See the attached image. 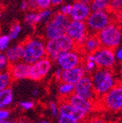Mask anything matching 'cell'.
<instances>
[{
  "mask_svg": "<svg viewBox=\"0 0 122 123\" xmlns=\"http://www.w3.org/2000/svg\"><path fill=\"white\" fill-rule=\"evenodd\" d=\"M12 81L13 80L8 71L0 73V92L6 88H10V86Z\"/></svg>",
  "mask_w": 122,
  "mask_h": 123,
  "instance_id": "cell-22",
  "label": "cell"
},
{
  "mask_svg": "<svg viewBox=\"0 0 122 123\" xmlns=\"http://www.w3.org/2000/svg\"><path fill=\"white\" fill-rule=\"evenodd\" d=\"M63 2V0H50V5L57 6Z\"/></svg>",
  "mask_w": 122,
  "mask_h": 123,
  "instance_id": "cell-38",
  "label": "cell"
},
{
  "mask_svg": "<svg viewBox=\"0 0 122 123\" xmlns=\"http://www.w3.org/2000/svg\"><path fill=\"white\" fill-rule=\"evenodd\" d=\"M9 67V62L6 59L4 54L0 52V73H4L8 70Z\"/></svg>",
  "mask_w": 122,
  "mask_h": 123,
  "instance_id": "cell-25",
  "label": "cell"
},
{
  "mask_svg": "<svg viewBox=\"0 0 122 123\" xmlns=\"http://www.w3.org/2000/svg\"><path fill=\"white\" fill-rule=\"evenodd\" d=\"M38 123H50L48 121H46V120H41V121H39Z\"/></svg>",
  "mask_w": 122,
  "mask_h": 123,
  "instance_id": "cell-41",
  "label": "cell"
},
{
  "mask_svg": "<svg viewBox=\"0 0 122 123\" xmlns=\"http://www.w3.org/2000/svg\"><path fill=\"white\" fill-rule=\"evenodd\" d=\"M51 68V61L44 57L35 63L30 65L28 79L34 81H40L49 74Z\"/></svg>",
  "mask_w": 122,
  "mask_h": 123,
  "instance_id": "cell-11",
  "label": "cell"
},
{
  "mask_svg": "<svg viewBox=\"0 0 122 123\" xmlns=\"http://www.w3.org/2000/svg\"><path fill=\"white\" fill-rule=\"evenodd\" d=\"M115 59L119 60V61H121V59H122V50H121V48H119L116 51H115Z\"/></svg>",
  "mask_w": 122,
  "mask_h": 123,
  "instance_id": "cell-36",
  "label": "cell"
},
{
  "mask_svg": "<svg viewBox=\"0 0 122 123\" xmlns=\"http://www.w3.org/2000/svg\"><path fill=\"white\" fill-rule=\"evenodd\" d=\"M77 123H84V122H77Z\"/></svg>",
  "mask_w": 122,
  "mask_h": 123,
  "instance_id": "cell-44",
  "label": "cell"
},
{
  "mask_svg": "<svg viewBox=\"0 0 122 123\" xmlns=\"http://www.w3.org/2000/svg\"><path fill=\"white\" fill-rule=\"evenodd\" d=\"M71 10H72V5H71V4H67V5L61 7V13L65 15H67V16H68V15H70Z\"/></svg>",
  "mask_w": 122,
  "mask_h": 123,
  "instance_id": "cell-34",
  "label": "cell"
},
{
  "mask_svg": "<svg viewBox=\"0 0 122 123\" xmlns=\"http://www.w3.org/2000/svg\"><path fill=\"white\" fill-rule=\"evenodd\" d=\"M84 123H108L103 117L101 116H92L91 118H87Z\"/></svg>",
  "mask_w": 122,
  "mask_h": 123,
  "instance_id": "cell-29",
  "label": "cell"
},
{
  "mask_svg": "<svg viewBox=\"0 0 122 123\" xmlns=\"http://www.w3.org/2000/svg\"><path fill=\"white\" fill-rule=\"evenodd\" d=\"M85 57V56H82L77 50H73L61 54L55 61L61 70H68L82 65Z\"/></svg>",
  "mask_w": 122,
  "mask_h": 123,
  "instance_id": "cell-9",
  "label": "cell"
},
{
  "mask_svg": "<svg viewBox=\"0 0 122 123\" xmlns=\"http://www.w3.org/2000/svg\"><path fill=\"white\" fill-rule=\"evenodd\" d=\"M21 27L20 26V24L17 21H15L13 25L11 26V27H10V33H9V35H8L10 39H15V38H17L20 32H21Z\"/></svg>",
  "mask_w": 122,
  "mask_h": 123,
  "instance_id": "cell-23",
  "label": "cell"
},
{
  "mask_svg": "<svg viewBox=\"0 0 122 123\" xmlns=\"http://www.w3.org/2000/svg\"><path fill=\"white\" fill-rule=\"evenodd\" d=\"M60 99L65 100L66 102H67L69 104H71L73 107H74L76 109H78V110L85 112L87 115L97 110V107H96L94 103L91 102V101H89L87 99H85V98H81V97L77 96L74 93L71 94L67 98H60Z\"/></svg>",
  "mask_w": 122,
  "mask_h": 123,
  "instance_id": "cell-13",
  "label": "cell"
},
{
  "mask_svg": "<svg viewBox=\"0 0 122 123\" xmlns=\"http://www.w3.org/2000/svg\"><path fill=\"white\" fill-rule=\"evenodd\" d=\"M27 9L32 12L38 11V5H37L36 0H27Z\"/></svg>",
  "mask_w": 122,
  "mask_h": 123,
  "instance_id": "cell-33",
  "label": "cell"
},
{
  "mask_svg": "<svg viewBox=\"0 0 122 123\" xmlns=\"http://www.w3.org/2000/svg\"><path fill=\"white\" fill-rule=\"evenodd\" d=\"M20 107L24 110H29L33 108L34 106V104L33 102H31V101H24V102H21L19 104Z\"/></svg>",
  "mask_w": 122,
  "mask_h": 123,
  "instance_id": "cell-32",
  "label": "cell"
},
{
  "mask_svg": "<svg viewBox=\"0 0 122 123\" xmlns=\"http://www.w3.org/2000/svg\"><path fill=\"white\" fill-rule=\"evenodd\" d=\"M13 102V92L10 88H6L0 92V110H4Z\"/></svg>",
  "mask_w": 122,
  "mask_h": 123,
  "instance_id": "cell-19",
  "label": "cell"
},
{
  "mask_svg": "<svg viewBox=\"0 0 122 123\" xmlns=\"http://www.w3.org/2000/svg\"><path fill=\"white\" fill-rule=\"evenodd\" d=\"M21 44L23 50L22 60L26 63L32 65L46 57L45 44L43 39L28 38L21 42Z\"/></svg>",
  "mask_w": 122,
  "mask_h": 123,
  "instance_id": "cell-2",
  "label": "cell"
},
{
  "mask_svg": "<svg viewBox=\"0 0 122 123\" xmlns=\"http://www.w3.org/2000/svg\"><path fill=\"white\" fill-rule=\"evenodd\" d=\"M61 72H62V70H61V68H58V69H56V71L55 72V80L57 81H60V80H61Z\"/></svg>",
  "mask_w": 122,
  "mask_h": 123,
  "instance_id": "cell-37",
  "label": "cell"
},
{
  "mask_svg": "<svg viewBox=\"0 0 122 123\" xmlns=\"http://www.w3.org/2000/svg\"><path fill=\"white\" fill-rule=\"evenodd\" d=\"M0 123H12V122H10V121H1Z\"/></svg>",
  "mask_w": 122,
  "mask_h": 123,
  "instance_id": "cell-43",
  "label": "cell"
},
{
  "mask_svg": "<svg viewBox=\"0 0 122 123\" xmlns=\"http://www.w3.org/2000/svg\"><path fill=\"white\" fill-rule=\"evenodd\" d=\"M65 32H66V27L58 24L52 18L47 22L45 29H44V34L48 40L55 39V38L62 36L65 34Z\"/></svg>",
  "mask_w": 122,
  "mask_h": 123,
  "instance_id": "cell-17",
  "label": "cell"
},
{
  "mask_svg": "<svg viewBox=\"0 0 122 123\" xmlns=\"http://www.w3.org/2000/svg\"><path fill=\"white\" fill-rule=\"evenodd\" d=\"M89 0H77L72 5L70 17L73 21H85L91 14Z\"/></svg>",
  "mask_w": 122,
  "mask_h": 123,
  "instance_id": "cell-12",
  "label": "cell"
},
{
  "mask_svg": "<svg viewBox=\"0 0 122 123\" xmlns=\"http://www.w3.org/2000/svg\"><path fill=\"white\" fill-rule=\"evenodd\" d=\"M58 109H59V115H68V116H71L73 119H75L78 122H84L88 118L87 114L78 110L76 108L73 107L71 104H69L63 99H60Z\"/></svg>",
  "mask_w": 122,
  "mask_h": 123,
  "instance_id": "cell-14",
  "label": "cell"
},
{
  "mask_svg": "<svg viewBox=\"0 0 122 123\" xmlns=\"http://www.w3.org/2000/svg\"><path fill=\"white\" fill-rule=\"evenodd\" d=\"M65 34L75 43V45L80 44L88 35L85 22L80 21H71L66 28Z\"/></svg>",
  "mask_w": 122,
  "mask_h": 123,
  "instance_id": "cell-10",
  "label": "cell"
},
{
  "mask_svg": "<svg viewBox=\"0 0 122 123\" xmlns=\"http://www.w3.org/2000/svg\"><path fill=\"white\" fill-rule=\"evenodd\" d=\"M89 76L92 80L94 91L98 98L103 96L105 93H107L117 83L120 82L117 80L116 75L115 72L113 71V69L97 68L90 74Z\"/></svg>",
  "mask_w": 122,
  "mask_h": 123,
  "instance_id": "cell-1",
  "label": "cell"
},
{
  "mask_svg": "<svg viewBox=\"0 0 122 123\" xmlns=\"http://www.w3.org/2000/svg\"><path fill=\"white\" fill-rule=\"evenodd\" d=\"M25 21L29 24V25L35 26L36 24H38V16H37V14L35 13H30L27 14L25 17Z\"/></svg>",
  "mask_w": 122,
  "mask_h": 123,
  "instance_id": "cell-24",
  "label": "cell"
},
{
  "mask_svg": "<svg viewBox=\"0 0 122 123\" xmlns=\"http://www.w3.org/2000/svg\"><path fill=\"white\" fill-rule=\"evenodd\" d=\"M51 15V11L49 10H39L38 14H37V16H38V21H41L42 20H44L45 18L49 17L50 15Z\"/></svg>",
  "mask_w": 122,
  "mask_h": 123,
  "instance_id": "cell-30",
  "label": "cell"
},
{
  "mask_svg": "<svg viewBox=\"0 0 122 123\" xmlns=\"http://www.w3.org/2000/svg\"><path fill=\"white\" fill-rule=\"evenodd\" d=\"M85 75V72L84 68L82 65H79L68 70H62L60 82L75 85Z\"/></svg>",
  "mask_w": 122,
  "mask_h": 123,
  "instance_id": "cell-16",
  "label": "cell"
},
{
  "mask_svg": "<svg viewBox=\"0 0 122 123\" xmlns=\"http://www.w3.org/2000/svg\"><path fill=\"white\" fill-rule=\"evenodd\" d=\"M98 108L104 109L112 113L120 112L122 109V86L118 82L111 90L98 99Z\"/></svg>",
  "mask_w": 122,
  "mask_h": 123,
  "instance_id": "cell-5",
  "label": "cell"
},
{
  "mask_svg": "<svg viewBox=\"0 0 122 123\" xmlns=\"http://www.w3.org/2000/svg\"><path fill=\"white\" fill-rule=\"evenodd\" d=\"M114 21H118L114 17L113 14L104 10L99 12H92L86 18L85 22L87 27L88 34H97L102 29Z\"/></svg>",
  "mask_w": 122,
  "mask_h": 123,
  "instance_id": "cell-6",
  "label": "cell"
},
{
  "mask_svg": "<svg viewBox=\"0 0 122 123\" xmlns=\"http://www.w3.org/2000/svg\"><path fill=\"white\" fill-rule=\"evenodd\" d=\"M97 68H98L114 69L116 64L115 50L111 49L100 47L92 54Z\"/></svg>",
  "mask_w": 122,
  "mask_h": 123,
  "instance_id": "cell-8",
  "label": "cell"
},
{
  "mask_svg": "<svg viewBox=\"0 0 122 123\" xmlns=\"http://www.w3.org/2000/svg\"><path fill=\"white\" fill-rule=\"evenodd\" d=\"M102 47L115 50L121 40V27L118 21H114L97 33Z\"/></svg>",
  "mask_w": 122,
  "mask_h": 123,
  "instance_id": "cell-3",
  "label": "cell"
},
{
  "mask_svg": "<svg viewBox=\"0 0 122 123\" xmlns=\"http://www.w3.org/2000/svg\"><path fill=\"white\" fill-rule=\"evenodd\" d=\"M30 65L24 62H18L13 64H9L8 73L11 77L12 80H22L28 78Z\"/></svg>",
  "mask_w": 122,
  "mask_h": 123,
  "instance_id": "cell-15",
  "label": "cell"
},
{
  "mask_svg": "<svg viewBox=\"0 0 122 123\" xmlns=\"http://www.w3.org/2000/svg\"><path fill=\"white\" fill-rule=\"evenodd\" d=\"M10 115V112L6 110H0V122L4 121L9 117Z\"/></svg>",
  "mask_w": 122,
  "mask_h": 123,
  "instance_id": "cell-35",
  "label": "cell"
},
{
  "mask_svg": "<svg viewBox=\"0 0 122 123\" xmlns=\"http://www.w3.org/2000/svg\"><path fill=\"white\" fill-rule=\"evenodd\" d=\"M14 123H28V122L26 121H24V120L21 119V120H17V121H15Z\"/></svg>",
  "mask_w": 122,
  "mask_h": 123,
  "instance_id": "cell-40",
  "label": "cell"
},
{
  "mask_svg": "<svg viewBox=\"0 0 122 123\" xmlns=\"http://www.w3.org/2000/svg\"><path fill=\"white\" fill-rule=\"evenodd\" d=\"M38 10H48L50 6V0H36Z\"/></svg>",
  "mask_w": 122,
  "mask_h": 123,
  "instance_id": "cell-27",
  "label": "cell"
},
{
  "mask_svg": "<svg viewBox=\"0 0 122 123\" xmlns=\"http://www.w3.org/2000/svg\"><path fill=\"white\" fill-rule=\"evenodd\" d=\"M32 94L34 95V96H37V95L38 94V90H34V91H33V92H32Z\"/></svg>",
  "mask_w": 122,
  "mask_h": 123,
  "instance_id": "cell-42",
  "label": "cell"
},
{
  "mask_svg": "<svg viewBox=\"0 0 122 123\" xmlns=\"http://www.w3.org/2000/svg\"><path fill=\"white\" fill-rule=\"evenodd\" d=\"M58 92H59L61 98H67L74 92V85L61 82L59 85V87H58Z\"/></svg>",
  "mask_w": 122,
  "mask_h": 123,
  "instance_id": "cell-21",
  "label": "cell"
},
{
  "mask_svg": "<svg viewBox=\"0 0 122 123\" xmlns=\"http://www.w3.org/2000/svg\"><path fill=\"white\" fill-rule=\"evenodd\" d=\"M109 0H92L90 1L89 7L92 12L104 11L108 9Z\"/></svg>",
  "mask_w": 122,
  "mask_h": 123,
  "instance_id": "cell-20",
  "label": "cell"
},
{
  "mask_svg": "<svg viewBox=\"0 0 122 123\" xmlns=\"http://www.w3.org/2000/svg\"><path fill=\"white\" fill-rule=\"evenodd\" d=\"M21 10H27V0H24L22 3H21Z\"/></svg>",
  "mask_w": 122,
  "mask_h": 123,
  "instance_id": "cell-39",
  "label": "cell"
},
{
  "mask_svg": "<svg viewBox=\"0 0 122 123\" xmlns=\"http://www.w3.org/2000/svg\"><path fill=\"white\" fill-rule=\"evenodd\" d=\"M73 50H75V43L66 34L48 40L45 44L46 57L50 61H55L61 54Z\"/></svg>",
  "mask_w": 122,
  "mask_h": 123,
  "instance_id": "cell-4",
  "label": "cell"
},
{
  "mask_svg": "<svg viewBox=\"0 0 122 123\" xmlns=\"http://www.w3.org/2000/svg\"><path fill=\"white\" fill-rule=\"evenodd\" d=\"M50 109L51 111L52 115L55 117H58L59 116V109H58V104L55 102H51L50 104Z\"/></svg>",
  "mask_w": 122,
  "mask_h": 123,
  "instance_id": "cell-31",
  "label": "cell"
},
{
  "mask_svg": "<svg viewBox=\"0 0 122 123\" xmlns=\"http://www.w3.org/2000/svg\"><path fill=\"white\" fill-rule=\"evenodd\" d=\"M10 39L8 35L0 36V51L7 50L9 44H10Z\"/></svg>",
  "mask_w": 122,
  "mask_h": 123,
  "instance_id": "cell-26",
  "label": "cell"
},
{
  "mask_svg": "<svg viewBox=\"0 0 122 123\" xmlns=\"http://www.w3.org/2000/svg\"><path fill=\"white\" fill-rule=\"evenodd\" d=\"M22 55L23 50L21 44L14 46V47H11L10 49H7L5 54H4L9 64H13L20 62L22 59Z\"/></svg>",
  "mask_w": 122,
  "mask_h": 123,
  "instance_id": "cell-18",
  "label": "cell"
},
{
  "mask_svg": "<svg viewBox=\"0 0 122 123\" xmlns=\"http://www.w3.org/2000/svg\"><path fill=\"white\" fill-rule=\"evenodd\" d=\"M74 94H76L77 96L81 97V98L87 99L91 102L94 103L97 107V109H98L97 106V102L99 98H97V94H96L95 91H94L93 86H92V80L89 75H85L83 76L76 84L74 85Z\"/></svg>",
  "mask_w": 122,
  "mask_h": 123,
  "instance_id": "cell-7",
  "label": "cell"
},
{
  "mask_svg": "<svg viewBox=\"0 0 122 123\" xmlns=\"http://www.w3.org/2000/svg\"><path fill=\"white\" fill-rule=\"evenodd\" d=\"M78 121L75 119H73L71 116L68 115H59V120H58V123H77Z\"/></svg>",
  "mask_w": 122,
  "mask_h": 123,
  "instance_id": "cell-28",
  "label": "cell"
}]
</instances>
